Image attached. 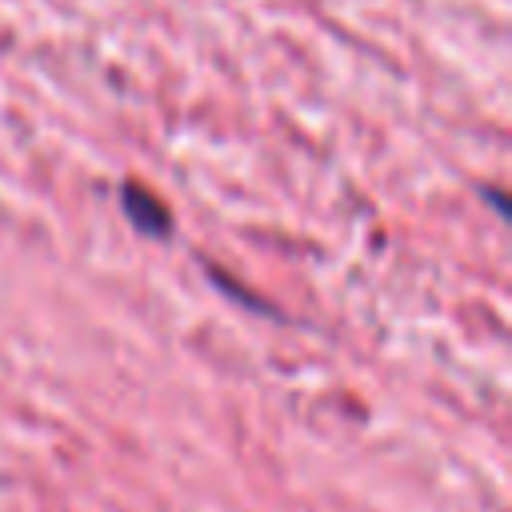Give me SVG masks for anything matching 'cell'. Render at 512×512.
<instances>
[{"mask_svg":"<svg viewBox=\"0 0 512 512\" xmlns=\"http://www.w3.org/2000/svg\"><path fill=\"white\" fill-rule=\"evenodd\" d=\"M120 204H124V212H128V224H132L140 236L164 240V236L172 232V212H168V204H160L148 188L124 184V188H120Z\"/></svg>","mask_w":512,"mask_h":512,"instance_id":"6da1fadb","label":"cell"}]
</instances>
